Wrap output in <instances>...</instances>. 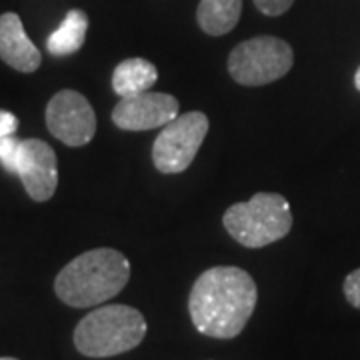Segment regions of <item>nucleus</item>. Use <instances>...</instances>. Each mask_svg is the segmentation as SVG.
Here are the masks:
<instances>
[{
  "mask_svg": "<svg viewBox=\"0 0 360 360\" xmlns=\"http://www.w3.org/2000/svg\"><path fill=\"white\" fill-rule=\"evenodd\" d=\"M46 127L54 139L66 146H84L94 139L96 115L90 103L77 90H60L46 106Z\"/></svg>",
  "mask_w": 360,
  "mask_h": 360,
  "instance_id": "obj_7",
  "label": "nucleus"
},
{
  "mask_svg": "<svg viewBox=\"0 0 360 360\" xmlns=\"http://www.w3.org/2000/svg\"><path fill=\"white\" fill-rule=\"evenodd\" d=\"M89 30V16L80 8L68 11L60 26L46 39V49L52 56H68L82 49Z\"/></svg>",
  "mask_w": 360,
  "mask_h": 360,
  "instance_id": "obj_13",
  "label": "nucleus"
},
{
  "mask_svg": "<svg viewBox=\"0 0 360 360\" xmlns=\"http://www.w3.org/2000/svg\"><path fill=\"white\" fill-rule=\"evenodd\" d=\"M0 360H18V359H13V356H0Z\"/></svg>",
  "mask_w": 360,
  "mask_h": 360,
  "instance_id": "obj_19",
  "label": "nucleus"
},
{
  "mask_svg": "<svg viewBox=\"0 0 360 360\" xmlns=\"http://www.w3.org/2000/svg\"><path fill=\"white\" fill-rule=\"evenodd\" d=\"M130 281L129 258L115 248H92L70 260L54 281L56 296L72 309L101 307Z\"/></svg>",
  "mask_w": 360,
  "mask_h": 360,
  "instance_id": "obj_2",
  "label": "nucleus"
},
{
  "mask_svg": "<svg viewBox=\"0 0 360 360\" xmlns=\"http://www.w3.org/2000/svg\"><path fill=\"white\" fill-rule=\"evenodd\" d=\"M148 330L141 310L127 304H106L89 312L75 328V347L89 359H110L130 352Z\"/></svg>",
  "mask_w": 360,
  "mask_h": 360,
  "instance_id": "obj_3",
  "label": "nucleus"
},
{
  "mask_svg": "<svg viewBox=\"0 0 360 360\" xmlns=\"http://www.w3.org/2000/svg\"><path fill=\"white\" fill-rule=\"evenodd\" d=\"M179 116V101L167 92H142L120 98L112 110V122L120 130L141 132L167 127Z\"/></svg>",
  "mask_w": 360,
  "mask_h": 360,
  "instance_id": "obj_8",
  "label": "nucleus"
},
{
  "mask_svg": "<svg viewBox=\"0 0 360 360\" xmlns=\"http://www.w3.org/2000/svg\"><path fill=\"white\" fill-rule=\"evenodd\" d=\"M16 174L34 202L51 200L58 186V160L51 144L40 139L22 141V156Z\"/></svg>",
  "mask_w": 360,
  "mask_h": 360,
  "instance_id": "obj_9",
  "label": "nucleus"
},
{
  "mask_svg": "<svg viewBox=\"0 0 360 360\" xmlns=\"http://www.w3.org/2000/svg\"><path fill=\"white\" fill-rule=\"evenodd\" d=\"M252 2H255V6L262 14H266V16H281V14H284L292 6L295 0H252Z\"/></svg>",
  "mask_w": 360,
  "mask_h": 360,
  "instance_id": "obj_16",
  "label": "nucleus"
},
{
  "mask_svg": "<svg viewBox=\"0 0 360 360\" xmlns=\"http://www.w3.org/2000/svg\"><path fill=\"white\" fill-rule=\"evenodd\" d=\"M354 86H356V90L360 92V66L359 70H356V75H354Z\"/></svg>",
  "mask_w": 360,
  "mask_h": 360,
  "instance_id": "obj_18",
  "label": "nucleus"
},
{
  "mask_svg": "<svg viewBox=\"0 0 360 360\" xmlns=\"http://www.w3.org/2000/svg\"><path fill=\"white\" fill-rule=\"evenodd\" d=\"M342 290H345V298L348 300V304L360 310V269L352 270L345 278Z\"/></svg>",
  "mask_w": 360,
  "mask_h": 360,
  "instance_id": "obj_15",
  "label": "nucleus"
},
{
  "mask_svg": "<svg viewBox=\"0 0 360 360\" xmlns=\"http://www.w3.org/2000/svg\"><path fill=\"white\" fill-rule=\"evenodd\" d=\"M243 0H200L196 20L208 37H224L238 25Z\"/></svg>",
  "mask_w": 360,
  "mask_h": 360,
  "instance_id": "obj_12",
  "label": "nucleus"
},
{
  "mask_svg": "<svg viewBox=\"0 0 360 360\" xmlns=\"http://www.w3.org/2000/svg\"><path fill=\"white\" fill-rule=\"evenodd\" d=\"M295 54L290 44L276 37H255L232 49L229 72L243 86H264L290 72Z\"/></svg>",
  "mask_w": 360,
  "mask_h": 360,
  "instance_id": "obj_5",
  "label": "nucleus"
},
{
  "mask_svg": "<svg viewBox=\"0 0 360 360\" xmlns=\"http://www.w3.org/2000/svg\"><path fill=\"white\" fill-rule=\"evenodd\" d=\"M20 156H22V141L20 139H16L14 134L0 139V165L8 172H13V174L18 172Z\"/></svg>",
  "mask_w": 360,
  "mask_h": 360,
  "instance_id": "obj_14",
  "label": "nucleus"
},
{
  "mask_svg": "<svg viewBox=\"0 0 360 360\" xmlns=\"http://www.w3.org/2000/svg\"><path fill=\"white\" fill-rule=\"evenodd\" d=\"M0 60L26 75L39 70L42 63V54L28 39L22 20L16 13L0 14Z\"/></svg>",
  "mask_w": 360,
  "mask_h": 360,
  "instance_id": "obj_10",
  "label": "nucleus"
},
{
  "mask_svg": "<svg viewBox=\"0 0 360 360\" xmlns=\"http://www.w3.org/2000/svg\"><path fill=\"white\" fill-rule=\"evenodd\" d=\"M208 132V116L205 112L179 115L160 129L153 144V162L162 174H179L194 162L198 148Z\"/></svg>",
  "mask_w": 360,
  "mask_h": 360,
  "instance_id": "obj_6",
  "label": "nucleus"
},
{
  "mask_svg": "<svg viewBox=\"0 0 360 360\" xmlns=\"http://www.w3.org/2000/svg\"><path fill=\"white\" fill-rule=\"evenodd\" d=\"M16 130H18V118L8 110H0V139L13 136Z\"/></svg>",
  "mask_w": 360,
  "mask_h": 360,
  "instance_id": "obj_17",
  "label": "nucleus"
},
{
  "mask_svg": "<svg viewBox=\"0 0 360 360\" xmlns=\"http://www.w3.org/2000/svg\"><path fill=\"white\" fill-rule=\"evenodd\" d=\"M222 224L238 245L264 248L290 232L292 212L283 194L258 193L248 202L226 208Z\"/></svg>",
  "mask_w": 360,
  "mask_h": 360,
  "instance_id": "obj_4",
  "label": "nucleus"
},
{
  "mask_svg": "<svg viewBox=\"0 0 360 360\" xmlns=\"http://www.w3.org/2000/svg\"><path fill=\"white\" fill-rule=\"evenodd\" d=\"M158 80L156 66L146 58H127L112 72V90L120 98L142 94L153 89Z\"/></svg>",
  "mask_w": 360,
  "mask_h": 360,
  "instance_id": "obj_11",
  "label": "nucleus"
},
{
  "mask_svg": "<svg viewBox=\"0 0 360 360\" xmlns=\"http://www.w3.org/2000/svg\"><path fill=\"white\" fill-rule=\"evenodd\" d=\"M255 278L238 266H212L193 284L188 312L200 335L219 340L236 338L257 309Z\"/></svg>",
  "mask_w": 360,
  "mask_h": 360,
  "instance_id": "obj_1",
  "label": "nucleus"
}]
</instances>
